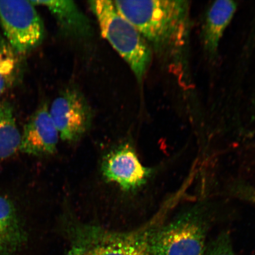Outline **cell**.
I'll use <instances>...</instances> for the list:
<instances>
[{"instance_id":"15","label":"cell","mask_w":255,"mask_h":255,"mask_svg":"<svg viewBox=\"0 0 255 255\" xmlns=\"http://www.w3.org/2000/svg\"><path fill=\"white\" fill-rule=\"evenodd\" d=\"M232 193L248 202L255 205V187L245 184H237L232 188Z\"/></svg>"},{"instance_id":"2","label":"cell","mask_w":255,"mask_h":255,"mask_svg":"<svg viewBox=\"0 0 255 255\" xmlns=\"http://www.w3.org/2000/svg\"><path fill=\"white\" fill-rule=\"evenodd\" d=\"M160 216L128 232L108 230L91 225L76 226L71 232L66 255H151L152 236Z\"/></svg>"},{"instance_id":"8","label":"cell","mask_w":255,"mask_h":255,"mask_svg":"<svg viewBox=\"0 0 255 255\" xmlns=\"http://www.w3.org/2000/svg\"><path fill=\"white\" fill-rule=\"evenodd\" d=\"M59 138L49 108L42 105L25 124L19 150L37 157L52 155L57 151Z\"/></svg>"},{"instance_id":"6","label":"cell","mask_w":255,"mask_h":255,"mask_svg":"<svg viewBox=\"0 0 255 255\" xmlns=\"http://www.w3.org/2000/svg\"><path fill=\"white\" fill-rule=\"evenodd\" d=\"M49 113L60 138L66 142L78 141L92 123L90 106L84 96L75 88L62 91L53 101Z\"/></svg>"},{"instance_id":"13","label":"cell","mask_w":255,"mask_h":255,"mask_svg":"<svg viewBox=\"0 0 255 255\" xmlns=\"http://www.w3.org/2000/svg\"><path fill=\"white\" fill-rule=\"evenodd\" d=\"M19 55L0 34V97L13 86L19 77Z\"/></svg>"},{"instance_id":"5","label":"cell","mask_w":255,"mask_h":255,"mask_svg":"<svg viewBox=\"0 0 255 255\" xmlns=\"http://www.w3.org/2000/svg\"><path fill=\"white\" fill-rule=\"evenodd\" d=\"M3 36L19 55L33 50L42 41V20L31 1H0Z\"/></svg>"},{"instance_id":"11","label":"cell","mask_w":255,"mask_h":255,"mask_svg":"<svg viewBox=\"0 0 255 255\" xmlns=\"http://www.w3.org/2000/svg\"><path fill=\"white\" fill-rule=\"evenodd\" d=\"M36 5L45 6L55 17L63 31L75 36L89 33L90 27L87 18L72 1H31Z\"/></svg>"},{"instance_id":"14","label":"cell","mask_w":255,"mask_h":255,"mask_svg":"<svg viewBox=\"0 0 255 255\" xmlns=\"http://www.w3.org/2000/svg\"><path fill=\"white\" fill-rule=\"evenodd\" d=\"M206 255H235L230 235L223 232L213 241L207 252Z\"/></svg>"},{"instance_id":"16","label":"cell","mask_w":255,"mask_h":255,"mask_svg":"<svg viewBox=\"0 0 255 255\" xmlns=\"http://www.w3.org/2000/svg\"><path fill=\"white\" fill-rule=\"evenodd\" d=\"M254 103L255 104V98L254 99Z\"/></svg>"},{"instance_id":"1","label":"cell","mask_w":255,"mask_h":255,"mask_svg":"<svg viewBox=\"0 0 255 255\" xmlns=\"http://www.w3.org/2000/svg\"><path fill=\"white\" fill-rule=\"evenodd\" d=\"M114 2L120 14L136 28L149 45L181 63L189 37V1L126 0Z\"/></svg>"},{"instance_id":"4","label":"cell","mask_w":255,"mask_h":255,"mask_svg":"<svg viewBox=\"0 0 255 255\" xmlns=\"http://www.w3.org/2000/svg\"><path fill=\"white\" fill-rule=\"evenodd\" d=\"M208 215L200 206L184 210L155 229L151 255H206Z\"/></svg>"},{"instance_id":"3","label":"cell","mask_w":255,"mask_h":255,"mask_svg":"<svg viewBox=\"0 0 255 255\" xmlns=\"http://www.w3.org/2000/svg\"><path fill=\"white\" fill-rule=\"evenodd\" d=\"M100 24L101 34L142 81L151 61V46L128 20L120 14L113 1H89Z\"/></svg>"},{"instance_id":"10","label":"cell","mask_w":255,"mask_h":255,"mask_svg":"<svg viewBox=\"0 0 255 255\" xmlns=\"http://www.w3.org/2000/svg\"><path fill=\"white\" fill-rule=\"evenodd\" d=\"M25 241L23 223L13 203L0 196V255L15 253Z\"/></svg>"},{"instance_id":"9","label":"cell","mask_w":255,"mask_h":255,"mask_svg":"<svg viewBox=\"0 0 255 255\" xmlns=\"http://www.w3.org/2000/svg\"><path fill=\"white\" fill-rule=\"evenodd\" d=\"M237 8V3L231 0H219L210 6L203 28L204 49L209 56L216 55L223 35Z\"/></svg>"},{"instance_id":"12","label":"cell","mask_w":255,"mask_h":255,"mask_svg":"<svg viewBox=\"0 0 255 255\" xmlns=\"http://www.w3.org/2000/svg\"><path fill=\"white\" fill-rule=\"evenodd\" d=\"M21 138L11 104L0 102V161L11 157L19 150Z\"/></svg>"},{"instance_id":"7","label":"cell","mask_w":255,"mask_h":255,"mask_svg":"<svg viewBox=\"0 0 255 255\" xmlns=\"http://www.w3.org/2000/svg\"><path fill=\"white\" fill-rule=\"evenodd\" d=\"M102 171L108 181L127 191L141 187L152 173L151 169L142 165L129 143L120 145L105 156Z\"/></svg>"}]
</instances>
